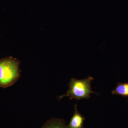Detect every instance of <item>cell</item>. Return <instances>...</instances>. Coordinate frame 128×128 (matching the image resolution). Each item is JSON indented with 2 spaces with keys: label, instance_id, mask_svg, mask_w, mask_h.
Segmentation results:
<instances>
[{
  "label": "cell",
  "instance_id": "obj_5",
  "mask_svg": "<svg viewBox=\"0 0 128 128\" xmlns=\"http://www.w3.org/2000/svg\"><path fill=\"white\" fill-rule=\"evenodd\" d=\"M41 128H69L62 120L52 118L49 120Z\"/></svg>",
  "mask_w": 128,
  "mask_h": 128
},
{
  "label": "cell",
  "instance_id": "obj_3",
  "mask_svg": "<svg viewBox=\"0 0 128 128\" xmlns=\"http://www.w3.org/2000/svg\"><path fill=\"white\" fill-rule=\"evenodd\" d=\"M74 113L70 121L69 128H82L84 118L78 112L77 105L74 107Z\"/></svg>",
  "mask_w": 128,
  "mask_h": 128
},
{
  "label": "cell",
  "instance_id": "obj_4",
  "mask_svg": "<svg viewBox=\"0 0 128 128\" xmlns=\"http://www.w3.org/2000/svg\"><path fill=\"white\" fill-rule=\"evenodd\" d=\"M112 95H120L124 97H128V82H118L114 89L112 92Z\"/></svg>",
  "mask_w": 128,
  "mask_h": 128
},
{
  "label": "cell",
  "instance_id": "obj_1",
  "mask_svg": "<svg viewBox=\"0 0 128 128\" xmlns=\"http://www.w3.org/2000/svg\"><path fill=\"white\" fill-rule=\"evenodd\" d=\"M20 61L8 57L0 59V87L6 88L14 84L20 75Z\"/></svg>",
  "mask_w": 128,
  "mask_h": 128
},
{
  "label": "cell",
  "instance_id": "obj_2",
  "mask_svg": "<svg viewBox=\"0 0 128 128\" xmlns=\"http://www.w3.org/2000/svg\"><path fill=\"white\" fill-rule=\"evenodd\" d=\"M93 80L94 78L90 76L82 80L72 78L69 82V89L66 94L60 96L58 98L61 99L69 97L70 100H80L90 98L92 93L96 94L92 89L91 83Z\"/></svg>",
  "mask_w": 128,
  "mask_h": 128
}]
</instances>
